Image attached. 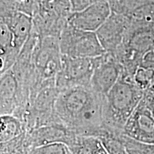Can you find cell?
<instances>
[{
	"label": "cell",
	"instance_id": "3957f363",
	"mask_svg": "<svg viewBox=\"0 0 154 154\" xmlns=\"http://www.w3.org/2000/svg\"><path fill=\"white\" fill-rule=\"evenodd\" d=\"M61 61L59 37L40 36L32 57L37 91L47 86H56V79L61 69Z\"/></svg>",
	"mask_w": 154,
	"mask_h": 154
},
{
	"label": "cell",
	"instance_id": "277c9868",
	"mask_svg": "<svg viewBox=\"0 0 154 154\" xmlns=\"http://www.w3.org/2000/svg\"><path fill=\"white\" fill-rule=\"evenodd\" d=\"M61 53L71 58H96L106 53L95 32L66 24L59 37Z\"/></svg>",
	"mask_w": 154,
	"mask_h": 154
},
{
	"label": "cell",
	"instance_id": "44dd1931",
	"mask_svg": "<svg viewBox=\"0 0 154 154\" xmlns=\"http://www.w3.org/2000/svg\"><path fill=\"white\" fill-rule=\"evenodd\" d=\"M103 1H106L107 2H109L110 4V6L113 5H115L116 3H117L119 2V0H103Z\"/></svg>",
	"mask_w": 154,
	"mask_h": 154
},
{
	"label": "cell",
	"instance_id": "4fadbf2b",
	"mask_svg": "<svg viewBox=\"0 0 154 154\" xmlns=\"http://www.w3.org/2000/svg\"><path fill=\"white\" fill-rule=\"evenodd\" d=\"M131 76L136 85L145 92L154 85V69L147 65L140 63Z\"/></svg>",
	"mask_w": 154,
	"mask_h": 154
},
{
	"label": "cell",
	"instance_id": "7402d4cb",
	"mask_svg": "<svg viewBox=\"0 0 154 154\" xmlns=\"http://www.w3.org/2000/svg\"><path fill=\"white\" fill-rule=\"evenodd\" d=\"M151 91V92H153V93H154V85L152 86V88L149 90V91Z\"/></svg>",
	"mask_w": 154,
	"mask_h": 154
},
{
	"label": "cell",
	"instance_id": "2e32d148",
	"mask_svg": "<svg viewBox=\"0 0 154 154\" xmlns=\"http://www.w3.org/2000/svg\"><path fill=\"white\" fill-rule=\"evenodd\" d=\"M35 154H68V150L61 142H49L37 148Z\"/></svg>",
	"mask_w": 154,
	"mask_h": 154
},
{
	"label": "cell",
	"instance_id": "30bf717a",
	"mask_svg": "<svg viewBox=\"0 0 154 154\" xmlns=\"http://www.w3.org/2000/svg\"><path fill=\"white\" fill-rule=\"evenodd\" d=\"M0 96L1 116L11 115L20 101L27 97L11 69L1 74Z\"/></svg>",
	"mask_w": 154,
	"mask_h": 154
},
{
	"label": "cell",
	"instance_id": "5b68a950",
	"mask_svg": "<svg viewBox=\"0 0 154 154\" xmlns=\"http://www.w3.org/2000/svg\"><path fill=\"white\" fill-rule=\"evenodd\" d=\"M99 57L71 58L62 56L61 69L56 79V87L59 91L74 86H90Z\"/></svg>",
	"mask_w": 154,
	"mask_h": 154
},
{
	"label": "cell",
	"instance_id": "8992f818",
	"mask_svg": "<svg viewBox=\"0 0 154 154\" xmlns=\"http://www.w3.org/2000/svg\"><path fill=\"white\" fill-rule=\"evenodd\" d=\"M122 134L138 143L154 146V117L143 99L126 121Z\"/></svg>",
	"mask_w": 154,
	"mask_h": 154
},
{
	"label": "cell",
	"instance_id": "6da1fadb",
	"mask_svg": "<svg viewBox=\"0 0 154 154\" xmlns=\"http://www.w3.org/2000/svg\"><path fill=\"white\" fill-rule=\"evenodd\" d=\"M103 96L90 86H74L59 91L54 114L61 122L75 129L90 130L104 121Z\"/></svg>",
	"mask_w": 154,
	"mask_h": 154
},
{
	"label": "cell",
	"instance_id": "5bb4252c",
	"mask_svg": "<svg viewBox=\"0 0 154 154\" xmlns=\"http://www.w3.org/2000/svg\"><path fill=\"white\" fill-rule=\"evenodd\" d=\"M151 3V0H119L118 2L111 6V8L113 12L130 16Z\"/></svg>",
	"mask_w": 154,
	"mask_h": 154
},
{
	"label": "cell",
	"instance_id": "603a6c76",
	"mask_svg": "<svg viewBox=\"0 0 154 154\" xmlns=\"http://www.w3.org/2000/svg\"><path fill=\"white\" fill-rule=\"evenodd\" d=\"M151 2H152V3H153L154 5V0H151Z\"/></svg>",
	"mask_w": 154,
	"mask_h": 154
},
{
	"label": "cell",
	"instance_id": "e0dca14e",
	"mask_svg": "<svg viewBox=\"0 0 154 154\" xmlns=\"http://www.w3.org/2000/svg\"><path fill=\"white\" fill-rule=\"evenodd\" d=\"M102 144L109 154H128L124 141L111 138V139L103 140Z\"/></svg>",
	"mask_w": 154,
	"mask_h": 154
},
{
	"label": "cell",
	"instance_id": "9a60e30c",
	"mask_svg": "<svg viewBox=\"0 0 154 154\" xmlns=\"http://www.w3.org/2000/svg\"><path fill=\"white\" fill-rule=\"evenodd\" d=\"M36 0H1V10L20 11L32 17Z\"/></svg>",
	"mask_w": 154,
	"mask_h": 154
},
{
	"label": "cell",
	"instance_id": "7a4b0ae2",
	"mask_svg": "<svg viewBox=\"0 0 154 154\" xmlns=\"http://www.w3.org/2000/svg\"><path fill=\"white\" fill-rule=\"evenodd\" d=\"M144 94L145 91L136 85L132 76L123 70L118 82L103 99L104 122L123 130Z\"/></svg>",
	"mask_w": 154,
	"mask_h": 154
},
{
	"label": "cell",
	"instance_id": "52a82bcc",
	"mask_svg": "<svg viewBox=\"0 0 154 154\" xmlns=\"http://www.w3.org/2000/svg\"><path fill=\"white\" fill-rule=\"evenodd\" d=\"M123 70L124 68L114 56L105 53L98 58L90 87L95 93L104 97L118 82Z\"/></svg>",
	"mask_w": 154,
	"mask_h": 154
},
{
	"label": "cell",
	"instance_id": "ac0fdd59",
	"mask_svg": "<svg viewBox=\"0 0 154 154\" xmlns=\"http://www.w3.org/2000/svg\"><path fill=\"white\" fill-rule=\"evenodd\" d=\"M98 1L100 0H70L72 12L82 10Z\"/></svg>",
	"mask_w": 154,
	"mask_h": 154
},
{
	"label": "cell",
	"instance_id": "ba28073f",
	"mask_svg": "<svg viewBox=\"0 0 154 154\" xmlns=\"http://www.w3.org/2000/svg\"><path fill=\"white\" fill-rule=\"evenodd\" d=\"M111 12L110 4L100 0L82 10L71 13L67 19V24L78 29L96 33Z\"/></svg>",
	"mask_w": 154,
	"mask_h": 154
},
{
	"label": "cell",
	"instance_id": "9c48e42d",
	"mask_svg": "<svg viewBox=\"0 0 154 154\" xmlns=\"http://www.w3.org/2000/svg\"><path fill=\"white\" fill-rule=\"evenodd\" d=\"M131 21L126 15L112 11L110 17L96 32L106 53L114 54L122 45Z\"/></svg>",
	"mask_w": 154,
	"mask_h": 154
},
{
	"label": "cell",
	"instance_id": "7c38bea8",
	"mask_svg": "<svg viewBox=\"0 0 154 154\" xmlns=\"http://www.w3.org/2000/svg\"><path fill=\"white\" fill-rule=\"evenodd\" d=\"M0 140L2 143L8 142L20 134L22 125L20 121L12 115L1 116Z\"/></svg>",
	"mask_w": 154,
	"mask_h": 154
},
{
	"label": "cell",
	"instance_id": "8fae6325",
	"mask_svg": "<svg viewBox=\"0 0 154 154\" xmlns=\"http://www.w3.org/2000/svg\"><path fill=\"white\" fill-rule=\"evenodd\" d=\"M0 15V22L7 24L11 30L17 49L21 52L33 29L32 17L14 10H1Z\"/></svg>",
	"mask_w": 154,
	"mask_h": 154
},
{
	"label": "cell",
	"instance_id": "ffe728a7",
	"mask_svg": "<svg viewBox=\"0 0 154 154\" xmlns=\"http://www.w3.org/2000/svg\"><path fill=\"white\" fill-rule=\"evenodd\" d=\"M140 63L147 65L154 69V48L148 51L145 55L143 56V59Z\"/></svg>",
	"mask_w": 154,
	"mask_h": 154
},
{
	"label": "cell",
	"instance_id": "d6986e66",
	"mask_svg": "<svg viewBox=\"0 0 154 154\" xmlns=\"http://www.w3.org/2000/svg\"><path fill=\"white\" fill-rule=\"evenodd\" d=\"M143 99L154 117V93L151 91H146Z\"/></svg>",
	"mask_w": 154,
	"mask_h": 154
}]
</instances>
